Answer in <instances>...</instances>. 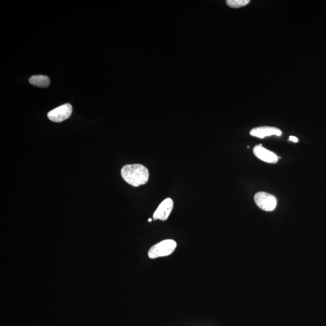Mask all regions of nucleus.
Segmentation results:
<instances>
[{
	"label": "nucleus",
	"mask_w": 326,
	"mask_h": 326,
	"mask_svg": "<svg viewBox=\"0 0 326 326\" xmlns=\"http://www.w3.org/2000/svg\"><path fill=\"white\" fill-rule=\"evenodd\" d=\"M121 175L126 183L135 188L147 184L150 178L148 169L140 164H127L123 166Z\"/></svg>",
	"instance_id": "1"
},
{
	"label": "nucleus",
	"mask_w": 326,
	"mask_h": 326,
	"mask_svg": "<svg viewBox=\"0 0 326 326\" xmlns=\"http://www.w3.org/2000/svg\"><path fill=\"white\" fill-rule=\"evenodd\" d=\"M176 242L172 239L163 240L151 248L148 252L151 259L165 257L172 254L176 247Z\"/></svg>",
	"instance_id": "2"
},
{
	"label": "nucleus",
	"mask_w": 326,
	"mask_h": 326,
	"mask_svg": "<svg viewBox=\"0 0 326 326\" xmlns=\"http://www.w3.org/2000/svg\"><path fill=\"white\" fill-rule=\"evenodd\" d=\"M255 201L259 208L266 211H272L276 208L277 201L273 195L260 192L255 195Z\"/></svg>",
	"instance_id": "3"
},
{
	"label": "nucleus",
	"mask_w": 326,
	"mask_h": 326,
	"mask_svg": "<svg viewBox=\"0 0 326 326\" xmlns=\"http://www.w3.org/2000/svg\"><path fill=\"white\" fill-rule=\"evenodd\" d=\"M72 106L69 103H66L54 109L48 113V118L51 121L60 123L68 119L72 113Z\"/></svg>",
	"instance_id": "4"
},
{
	"label": "nucleus",
	"mask_w": 326,
	"mask_h": 326,
	"mask_svg": "<svg viewBox=\"0 0 326 326\" xmlns=\"http://www.w3.org/2000/svg\"><path fill=\"white\" fill-rule=\"evenodd\" d=\"M173 208V201L171 198L164 200L157 208L153 215L154 220H160L166 221L168 219L169 215Z\"/></svg>",
	"instance_id": "5"
},
{
	"label": "nucleus",
	"mask_w": 326,
	"mask_h": 326,
	"mask_svg": "<svg viewBox=\"0 0 326 326\" xmlns=\"http://www.w3.org/2000/svg\"><path fill=\"white\" fill-rule=\"evenodd\" d=\"M253 153L259 159L266 163L274 164L276 163L278 160V157L276 154L262 147V144L256 146L253 150Z\"/></svg>",
	"instance_id": "6"
},
{
	"label": "nucleus",
	"mask_w": 326,
	"mask_h": 326,
	"mask_svg": "<svg viewBox=\"0 0 326 326\" xmlns=\"http://www.w3.org/2000/svg\"><path fill=\"white\" fill-rule=\"evenodd\" d=\"M250 135L253 137L264 138L271 135L281 136L282 135V132L277 128L262 126V127L253 128L250 131Z\"/></svg>",
	"instance_id": "7"
},
{
	"label": "nucleus",
	"mask_w": 326,
	"mask_h": 326,
	"mask_svg": "<svg viewBox=\"0 0 326 326\" xmlns=\"http://www.w3.org/2000/svg\"><path fill=\"white\" fill-rule=\"evenodd\" d=\"M30 84L33 86L40 88L48 87L50 84V79L47 76L35 75L29 79Z\"/></svg>",
	"instance_id": "8"
},
{
	"label": "nucleus",
	"mask_w": 326,
	"mask_h": 326,
	"mask_svg": "<svg viewBox=\"0 0 326 326\" xmlns=\"http://www.w3.org/2000/svg\"><path fill=\"white\" fill-rule=\"evenodd\" d=\"M226 3L230 8H239L248 5L250 1L249 0H227Z\"/></svg>",
	"instance_id": "9"
},
{
	"label": "nucleus",
	"mask_w": 326,
	"mask_h": 326,
	"mask_svg": "<svg viewBox=\"0 0 326 326\" xmlns=\"http://www.w3.org/2000/svg\"><path fill=\"white\" fill-rule=\"evenodd\" d=\"M289 141H293L294 143H297L299 141V139L294 136H290Z\"/></svg>",
	"instance_id": "10"
},
{
	"label": "nucleus",
	"mask_w": 326,
	"mask_h": 326,
	"mask_svg": "<svg viewBox=\"0 0 326 326\" xmlns=\"http://www.w3.org/2000/svg\"><path fill=\"white\" fill-rule=\"evenodd\" d=\"M151 221H152V219H151V218H150V219L148 220V222L151 223Z\"/></svg>",
	"instance_id": "11"
}]
</instances>
